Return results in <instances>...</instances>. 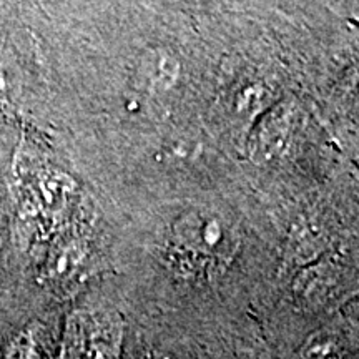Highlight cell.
Wrapping results in <instances>:
<instances>
[{
    "label": "cell",
    "instance_id": "6da1fadb",
    "mask_svg": "<svg viewBox=\"0 0 359 359\" xmlns=\"http://www.w3.org/2000/svg\"><path fill=\"white\" fill-rule=\"evenodd\" d=\"M238 233L233 222L215 210H191L173 224L167 259L183 275H198L233 259Z\"/></svg>",
    "mask_w": 359,
    "mask_h": 359
},
{
    "label": "cell",
    "instance_id": "3957f363",
    "mask_svg": "<svg viewBox=\"0 0 359 359\" xmlns=\"http://www.w3.org/2000/svg\"><path fill=\"white\" fill-rule=\"evenodd\" d=\"M180 62L177 57L161 48L150 50L142 58L140 72L142 77L147 80L150 88L156 92H165L175 87L180 77Z\"/></svg>",
    "mask_w": 359,
    "mask_h": 359
},
{
    "label": "cell",
    "instance_id": "277c9868",
    "mask_svg": "<svg viewBox=\"0 0 359 359\" xmlns=\"http://www.w3.org/2000/svg\"><path fill=\"white\" fill-rule=\"evenodd\" d=\"M334 285V273L326 266H314L302 273L294 283V293L304 302H321Z\"/></svg>",
    "mask_w": 359,
    "mask_h": 359
},
{
    "label": "cell",
    "instance_id": "7a4b0ae2",
    "mask_svg": "<svg viewBox=\"0 0 359 359\" xmlns=\"http://www.w3.org/2000/svg\"><path fill=\"white\" fill-rule=\"evenodd\" d=\"M293 130V110L286 103L264 114L251 133L250 155L255 161H269L285 151Z\"/></svg>",
    "mask_w": 359,
    "mask_h": 359
},
{
    "label": "cell",
    "instance_id": "5b68a950",
    "mask_svg": "<svg viewBox=\"0 0 359 359\" xmlns=\"http://www.w3.org/2000/svg\"><path fill=\"white\" fill-rule=\"evenodd\" d=\"M343 344L338 336L330 331L313 334L302 348V359H343Z\"/></svg>",
    "mask_w": 359,
    "mask_h": 359
}]
</instances>
